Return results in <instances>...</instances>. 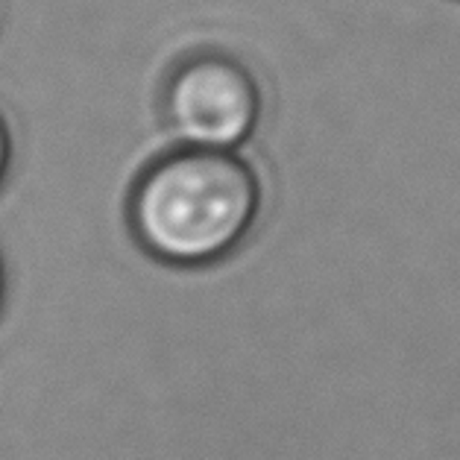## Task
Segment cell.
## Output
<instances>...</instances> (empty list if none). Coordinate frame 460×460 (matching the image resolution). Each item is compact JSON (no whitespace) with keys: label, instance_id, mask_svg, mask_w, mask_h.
Instances as JSON below:
<instances>
[{"label":"cell","instance_id":"1","mask_svg":"<svg viewBox=\"0 0 460 460\" xmlns=\"http://www.w3.org/2000/svg\"><path fill=\"white\" fill-rule=\"evenodd\" d=\"M261 211V182L241 153L173 147L129 190V229L167 267H208L246 241Z\"/></svg>","mask_w":460,"mask_h":460},{"label":"cell","instance_id":"2","mask_svg":"<svg viewBox=\"0 0 460 460\" xmlns=\"http://www.w3.org/2000/svg\"><path fill=\"white\" fill-rule=\"evenodd\" d=\"M162 109L176 147L241 153L261 120V88L241 59L203 50L171 71Z\"/></svg>","mask_w":460,"mask_h":460},{"label":"cell","instance_id":"3","mask_svg":"<svg viewBox=\"0 0 460 460\" xmlns=\"http://www.w3.org/2000/svg\"><path fill=\"white\" fill-rule=\"evenodd\" d=\"M13 159H15V144H13V129H9L6 118L0 115V185L6 182L9 171H13Z\"/></svg>","mask_w":460,"mask_h":460},{"label":"cell","instance_id":"4","mask_svg":"<svg viewBox=\"0 0 460 460\" xmlns=\"http://www.w3.org/2000/svg\"><path fill=\"white\" fill-rule=\"evenodd\" d=\"M4 299H6V267H4V255H0V311H4Z\"/></svg>","mask_w":460,"mask_h":460}]
</instances>
